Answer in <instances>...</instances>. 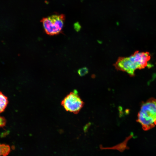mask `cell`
Masks as SVG:
<instances>
[{
  "label": "cell",
  "instance_id": "cell-1",
  "mask_svg": "<svg viewBox=\"0 0 156 156\" xmlns=\"http://www.w3.org/2000/svg\"><path fill=\"white\" fill-rule=\"evenodd\" d=\"M150 59L148 52L136 51L129 57H119L114 65L116 70L126 72L130 76H133L135 70L147 66Z\"/></svg>",
  "mask_w": 156,
  "mask_h": 156
},
{
  "label": "cell",
  "instance_id": "cell-2",
  "mask_svg": "<svg viewBox=\"0 0 156 156\" xmlns=\"http://www.w3.org/2000/svg\"><path fill=\"white\" fill-rule=\"evenodd\" d=\"M137 121L144 131L156 125V99L152 98L143 103L137 116Z\"/></svg>",
  "mask_w": 156,
  "mask_h": 156
},
{
  "label": "cell",
  "instance_id": "cell-3",
  "mask_svg": "<svg viewBox=\"0 0 156 156\" xmlns=\"http://www.w3.org/2000/svg\"><path fill=\"white\" fill-rule=\"evenodd\" d=\"M63 14H56L43 18L41 21L45 32L51 36L62 32L65 20Z\"/></svg>",
  "mask_w": 156,
  "mask_h": 156
},
{
  "label": "cell",
  "instance_id": "cell-4",
  "mask_svg": "<svg viewBox=\"0 0 156 156\" xmlns=\"http://www.w3.org/2000/svg\"><path fill=\"white\" fill-rule=\"evenodd\" d=\"M84 103L76 90L68 94L61 102V105L67 111L78 113L83 107Z\"/></svg>",
  "mask_w": 156,
  "mask_h": 156
},
{
  "label": "cell",
  "instance_id": "cell-5",
  "mask_svg": "<svg viewBox=\"0 0 156 156\" xmlns=\"http://www.w3.org/2000/svg\"><path fill=\"white\" fill-rule=\"evenodd\" d=\"M8 102L7 97L0 92V113L4 110Z\"/></svg>",
  "mask_w": 156,
  "mask_h": 156
},
{
  "label": "cell",
  "instance_id": "cell-6",
  "mask_svg": "<svg viewBox=\"0 0 156 156\" xmlns=\"http://www.w3.org/2000/svg\"><path fill=\"white\" fill-rule=\"evenodd\" d=\"M10 151L9 145L5 144H0V156H7Z\"/></svg>",
  "mask_w": 156,
  "mask_h": 156
},
{
  "label": "cell",
  "instance_id": "cell-7",
  "mask_svg": "<svg viewBox=\"0 0 156 156\" xmlns=\"http://www.w3.org/2000/svg\"><path fill=\"white\" fill-rule=\"evenodd\" d=\"M88 72V70L86 67H84L79 69L78 70V73L80 76H83L87 74Z\"/></svg>",
  "mask_w": 156,
  "mask_h": 156
},
{
  "label": "cell",
  "instance_id": "cell-8",
  "mask_svg": "<svg viewBox=\"0 0 156 156\" xmlns=\"http://www.w3.org/2000/svg\"><path fill=\"white\" fill-rule=\"evenodd\" d=\"M6 120L3 117L0 116V127L4 126L6 124Z\"/></svg>",
  "mask_w": 156,
  "mask_h": 156
}]
</instances>
